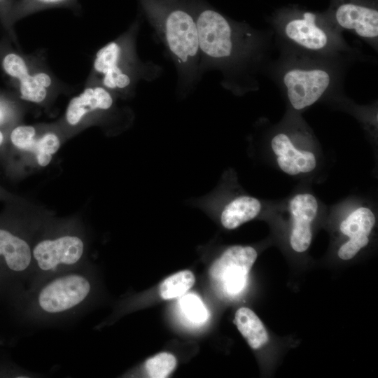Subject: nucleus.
<instances>
[{
  "mask_svg": "<svg viewBox=\"0 0 378 378\" xmlns=\"http://www.w3.org/2000/svg\"><path fill=\"white\" fill-rule=\"evenodd\" d=\"M13 43L6 34L0 38V69L21 101L46 106L75 88L54 74L43 50L26 54Z\"/></svg>",
  "mask_w": 378,
  "mask_h": 378,
  "instance_id": "obj_1",
  "label": "nucleus"
},
{
  "mask_svg": "<svg viewBox=\"0 0 378 378\" xmlns=\"http://www.w3.org/2000/svg\"><path fill=\"white\" fill-rule=\"evenodd\" d=\"M136 30L137 24H134L96 52L86 81L99 83L116 96L132 92L144 76V67L135 50Z\"/></svg>",
  "mask_w": 378,
  "mask_h": 378,
  "instance_id": "obj_2",
  "label": "nucleus"
},
{
  "mask_svg": "<svg viewBox=\"0 0 378 378\" xmlns=\"http://www.w3.org/2000/svg\"><path fill=\"white\" fill-rule=\"evenodd\" d=\"M140 1L178 64L183 68L195 64L200 52L195 13L175 0Z\"/></svg>",
  "mask_w": 378,
  "mask_h": 378,
  "instance_id": "obj_3",
  "label": "nucleus"
},
{
  "mask_svg": "<svg viewBox=\"0 0 378 378\" xmlns=\"http://www.w3.org/2000/svg\"><path fill=\"white\" fill-rule=\"evenodd\" d=\"M276 26L280 35L309 53L327 55L343 50L345 43L328 13L287 8L279 14Z\"/></svg>",
  "mask_w": 378,
  "mask_h": 378,
  "instance_id": "obj_4",
  "label": "nucleus"
},
{
  "mask_svg": "<svg viewBox=\"0 0 378 378\" xmlns=\"http://www.w3.org/2000/svg\"><path fill=\"white\" fill-rule=\"evenodd\" d=\"M200 52L207 59L228 62L246 50L248 34L219 12L204 7L195 12Z\"/></svg>",
  "mask_w": 378,
  "mask_h": 378,
  "instance_id": "obj_5",
  "label": "nucleus"
},
{
  "mask_svg": "<svg viewBox=\"0 0 378 378\" xmlns=\"http://www.w3.org/2000/svg\"><path fill=\"white\" fill-rule=\"evenodd\" d=\"M280 81L290 106L302 111L319 101L332 87L335 75L325 64L293 62L283 69Z\"/></svg>",
  "mask_w": 378,
  "mask_h": 378,
  "instance_id": "obj_6",
  "label": "nucleus"
},
{
  "mask_svg": "<svg viewBox=\"0 0 378 378\" xmlns=\"http://www.w3.org/2000/svg\"><path fill=\"white\" fill-rule=\"evenodd\" d=\"M88 276L69 272L55 276L37 291L34 305L42 314L59 315L80 307L92 291Z\"/></svg>",
  "mask_w": 378,
  "mask_h": 378,
  "instance_id": "obj_7",
  "label": "nucleus"
},
{
  "mask_svg": "<svg viewBox=\"0 0 378 378\" xmlns=\"http://www.w3.org/2000/svg\"><path fill=\"white\" fill-rule=\"evenodd\" d=\"M85 253V241L76 234L45 237L31 246L32 269L43 275L60 272L77 265Z\"/></svg>",
  "mask_w": 378,
  "mask_h": 378,
  "instance_id": "obj_8",
  "label": "nucleus"
},
{
  "mask_svg": "<svg viewBox=\"0 0 378 378\" xmlns=\"http://www.w3.org/2000/svg\"><path fill=\"white\" fill-rule=\"evenodd\" d=\"M327 13L339 29L351 31L369 43L377 42L376 0H332Z\"/></svg>",
  "mask_w": 378,
  "mask_h": 378,
  "instance_id": "obj_9",
  "label": "nucleus"
},
{
  "mask_svg": "<svg viewBox=\"0 0 378 378\" xmlns=\"http://www.w3.org/2000/svg\"><path fill=\"white\" fill-rule=\"evenodd\" d=\"M257 255V251L251 246H232L213 262L209 274L227 293L235 295L244 288Z\"/></svg>",
  "mask_w": 378,
  "mask_h": 378,
  "instance_id": "obj_10",
  "label": "nucleus"
},
{
  "mask_svg": "<svg viewBox=\"0 0 378 378\" xmlns=\"http://www.w3.org/2000/svg\"><path fill=\"white\" fill-rule=\"evenodd\" d=\"M31 269L30 243L13 225L0 220V279L22 276Z\"/></svg>",
  "mask_w": 378,
  "mask_h": 378,
  "instance_id": "obj_11",
  "label": "nucleus"
},
{
  "mask_svg": "<svg viewBox=\"0 0 378 378\" xmlns=\"http://www.w3.org/2000/svg\"><path fill=\"white\" fill-rule=\"evenodd\" d=\"M116 95L95 82H85L82 92L72 97L66 108L63 124L68 129H79L83 119L94 109L111 111Z\"/></svg>",
  "mask_w": 378,
  "mask_h": 378,
  "instance_id": "obj_12",
  "label": "nucleus"
},
{
  "mask_svg": "<svg viewBox=\"0 0 378 378\" xmlns=\"http://www.w3.org/2000/svg\"><path fill=\"white\" fill-rule=\"evenodd\" d=\"M288 210L291 218L290 246L296 252H304L312 243V225L318 214V200L311 193H298L290 200Z\"/></svg>",
  "mask_w": 378,
  "mask_h": 378,
  "instance_id": "obj_13",
  "label": "nucleus"
},
{
  "mask_svg": "<svg viewBox=\"0 0 378 378\" xmlns=\"http://www.w3.org/2000/svg\"><path fill=\"white\" fill-rule=\"evenodd\" d=\"M374 224L375 216L369 207L360 206L352 210L340 225L341 232L349 239L340 247L339 258L350 260L366 246Z\"/></svg>",
  "mask_w": 378,
  "mask_h": 378,
  "instance_id": "obj_14",
  "label": "nucleus"
},
{
  "mask_svg": "<svg viewBox=\"0 0 378 378\" xmlns=\"http://www.w3.org/2000/svg\"><path fill=\"white\" fill-rule=\"evenodd\" d=\"M270 146L278 167L288 175L309 173L316 167L315 154L310 150L300 149L293 143L291 136L285 132L274 134Z\"/></svg>",
  "mask_w": 378,
  "mask_h": 378,
  "instance_id": "obj_15",
  "label": "nucleus"
},
{
  "mask_svg": "<svg viewBox=\"0 0 378 378\" xmlns=\"http://www.w3.org/2000/svg\"><path fill=\"white\" fill-rule=\"evenodd\" d=\"M262 204L256 197L240 195L230 201L220 214V223L227 230H233L258 216Z\"/></svg>",
  "mask_w": 378,
  "mask_h": 378,
  "instance_id": "obj_16",
  "label": "nucleus"
},
{
  "mask_svg": "<svg viewBox=\"0 0 378 378\" xmlns=\"http://www.w3.org/2000/svg\"><path fill=\"white\" fill-rule=\"evenodd\" d=\"M234 322L253 349H260L268 342L269 335L264 324L249 308H239L235 313Z\"/></svg>",
  "mask_w": 378,
  "mask_h": 378,
  "instance_id": "obj_17",
  "label": "nucleus"
},
{
  "mask_svg": "<svg viewBox=\"0 0 378 378\" xmlns=\"http://www.w3.org/2000/svg\"><path fill=\"white\" fill-rule=\"evenodd\" d=\"M68 8L76 13L80 12L78 0H15L11 15L10 22L14 27L22 18L46 9Z\"/></svg>",
  "mask_w": 378,
  "mask_h": 378,
  "instance_id": "obj_18",
  "label": "nucleus"
},
{
  "mask_svg": "<svg viewBox=\"0 0 378 378\" xmlns=\"http://www.w3.org/2000/svg\"><path fill=\"white\" fill-rule=\"evenodd\" d=\"M60 145V135L55 128L50 127L41 128L32 153L35 155L38 164L41 167L48 166L52 159V155L59 150Z\"/></svg>",
  "mask_w": 378,
  "mask_h": 378,
  "instance_id": "obj_19",
  "label": "nucleus"
},
{
  "mask_svg": "<svg viewBox=\"0 0 378 378\" xmlns=\"http://www.w3.org/2000/svg\"><path fill=\"white\" fill-rule=\"evenodd\" d=\"M195 278L190 270H183L165 279L160 284L159 293L162 298L169 300L179 297L194 284Z\"/></svg>",
  "mask_w": 378,
  "mask_h": 378,
  "instance_id": "obj_20",
  "label": "nucleus"
},
{
  "mask_svg": "<svg viewBox=\"0 0 378 378\" xmlns=\"http://www.w3.org/2000/svg\"><path fill=\"white\" fill-rule=\"evenodd\" d=\"M41 128L35 125L18 124L9 132L7 141L20 151L33 153Z\"/></svg>",
  "mask_w": 378,
  "mask_h": 378,
  "instance_id": "obj_21",
  "label": "nucleus"
},
{
  "mask_svg": "<svg viewBox=\"0 0 378 378\" xmlns=\"http://www.w3.org/2000/svg\"><path fill=\"white\" fill-rule=\"evenodd\" d=\"M176 365L175 356L167 352L159 353L145 362V370L149 377L164 378L168 377Z\"/></svg>",
  "mask_w": 378,
  "mask_h": 378,
  "instance_id": "obj_22",
  "label": "nucleus"
},
{
  "mask_svg": "<svg viewBox=\"0 0 378 378\" xmlns=\"http://www.w3.org/2000/svg\"><path fill=\"white\" fill-rule=\"evenodd\" d=\"M181 305L191 321L201 323L206 319V309L197 296L192 294L186 295L181 300Z\"/></svg>",
  "mask_w": 378,
  "mask_h": 378,
  "instance_id": "obj_23",
  "label": "nucleus"
},
{
  "mask_svg": "<svg viewBox=\"0 0 378 378\" xmlns=\"http://www.w3.org/2000/svg\"><path fill=\"white\" fill-rule=\"evenodd\" d=\"M15 0H0V24L5 34L19 48L14 27L10 22V15Z\"/></svg>",
  "mask_w": 378,
  "mask_h": 378,
  "instance_id": "obj_24",
  "label": "nucleus"
},
{
  "mask_svg": "<svg viewBox=\"0 0 378 378\" xmlns=\"http://www.w3.org/2000/svg\"><path fill=\"white\" fill-rule=\"evenodd\" d=\"M7 134L0 129V148H1L7 141Z\"/></svg>",
  "mask_w": 378,
  "mask_h": 378,
  "instance_id": "obj_25",
  "label": "nucleus"
}]
</instances>
